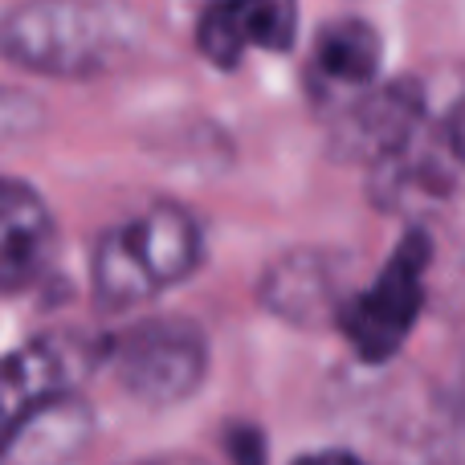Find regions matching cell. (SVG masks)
<instances>
[{"label":"cell","mask_w":465,"mask_h":465,"mask_svg":"<svg viewBox=\"0 0 465 465\" xmlns=\"http://www.w3.org/2000/svg\"><path fill=\"white\" fill-rule=\"evenodd\" d=\"M204 262V225L184 204H147L98 237L90 286L103 311H131L188 282Z\"/></svg>","instance_id":"obj_2"},{"label":"cell","mask_w":465,"mask_h":465,"mask_svg":"<svg viewBox=\"0 0 465 465\" xmlns=\"http://www.w3.org/2000/svg\"><path fill=\"white\" fill-rule=\"evenodd\" d=\"M294 465H368V461H360L347 450H314V453H302Z\"/></svg>","instance_id":"obj_14"},{"label":"cell","mask_w":465,"mask_h":465,"mask_svg":"<svg viewBox=\"0 0 465 465\" xmlns=\"http://www.w3.org/2000/svg\"><path fill=\"white\" fill-rule=\"evenodd\" d=\"M94 437V409L74 396H57L5 425L0 465H74Z\"/></svg>","instance_id":"obj_10"},{"label":"cell","mask_w":465,"mask_h":465,"mask_svg":"<svg viewBox=\"0 0 465 465\" xmlns=\"http://www.w3.org/2000/svg\"><path fill=\"white\" fill-rule=\"evenodd\" d=\"M135 465H204L196 458H147V461H135Z\"/></svg>","instance_id":"obj_15"},{"label":"cell","mask_w":465,"mask_h":465,"mask_svg":"<svg viewBox=\"0 0 465 465\" xmlns=\"http://www.w3.org/2000/svg\"><path fill=\"white\" fill-rule=\"evenodd\" d=\"M225 453L232 465H265V437L253 425H232L225 429Z\"/></svg>","instance_id":"obj_12"},{"label":"cell","mask_w":465,"mask_h":465,"mask_svg":"<svg viewBox=\"0 0 465 465\" xmlns=\"http://www.w3.org/2000/svg\"><path fill=\"white\" fill-rule=\"evenodd\" d=\"M106 368L147 409H172L201 392L209 376V339L193 319H143L106 339Z\"/></svg>","instance_id":"obj_4"},{"label":"cell","mask_w":465,"mask_h":465,"mask_svg":"<svg viewBox=\"0 0 465 465\" xmlns=\"http://www.w3.org/2000/svg\"><path fill=\"white\" fill-rule=\"evenodd\" d=\"M298 41V0H209L196 21V49L217 70H237L249 49L290 54Z\"/></svg>","instance_id":"obj_8"},{"label":"cell","mask_w":465,"mask_h":465,"mask_svg":"<svg viewBox=\"0 0 465 465\" xmlns=\"http://www.w3.org/2000/svg\"><path fill=\"white\" fill-rule=\"evenodd\" d=\"M98 363H106V339H90L82 331H49V335H37L16 351H8L5 425L45 401L74 396Z\"/></svg>","instance_id":"obj_6"},{"label":"cell","mask_w":465,"mask_h":465,"mask_svg":"<svg viewBox=\"0 0 465 465\" xmlns=\"http://www.w3.org/2000/svg\"><path fill=\"white\" fill-rule=\"evenodd\" d=\"M433 265V237L420 225L404 229L392 257L363 290L343 302L335 327L363 363H388L412 335L425 311V278Z\"/></svg>","instance_id":"obj_3"},{"label":"cell","mask_w":465,"mask_h":465,"mask_svg":"<svg viewBox=\"0 0 465 465\" xmlns=\"http://www.w3.org/2000/svg\"><path fill=\"white\" fill-rule=\"evenodd\" d=\"M143 16L127 0H21L0 21L5 57L45 78H98L143 45Z\"/></svg>","instance_id":"obj_1"},{"label":"cell","mask_w":465,"mask_h":465,"mask_svg":"<svg viewBox=\"0 0 465 465\" xmlns=\"http://www.w3.org/2000/svg\"><path fill=\"white\" fill-rule=\"evenodd\" d=\"M445 143H450V152H453V160L465 168V98L458 106H453V114H450V123H445Z\"/></svg>","instance_id":"obj_13"},{"label":"cell","mask_w":465,"mask_h":465,"mask_svg":"<svg viewBox=\"0 0 465 465\" xmlns=\"http://www.w3.org/2000/svg\"><path fill=\"white\" fill-rule=\"evenodd\" d=\"M384 62V41L376 25L363 16H339L322 25L306 57V94L322 111L339 114L376 90V74Z\"/></svg>","instance_id":"obj_7"},{"label":"cell","mask_w":465,"mask_h":465,"mask_svg":"<svg viewBox=\"0 0 465 465\" xmlns=\"http://www.w3.org/2000/svg\"><path fill=\"white\" fill-rule=\"evenodd\" d=\"M425 135V90L417 82H384L368 90L360 103L335 114L331 123V152L335 160L368 163L371 172L401 160Z\"/></svg>","instance_id":"obj_5"},{"label":"cell","mask_w":465,"mask_h":465,"mask_svg":"<svg viewBox=\"0 0 465 465\" xmlns=\"http://www.w3.org/2000/svg\"><path fill=\"white\" fill-rule=\"evenodd\" d=\"M57 225L41 193L8 176L0 184V286L5 294L29 290L54 265Z\"/></svg>","instance_id":"obj_9"},{"label":"cell","mask_w":465,"mask_h":465,"mask_svg":"<svg viewBox=\"0 0 465 465\" xmlns=\"http://www.w3.org/2000/svg\"><path fill=\"white\" fill-rule=\"evenodd\" d=\"M335 257L314 253V249H298L286 253L262 273L257 282V298L265 311L278 319L311 327V322H335L347 298L335 290Z\"/></svg>","instance_id":"obj_11"}]
</instances>
